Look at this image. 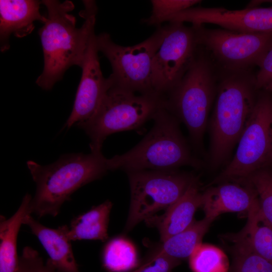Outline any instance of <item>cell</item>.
Returning a JSON list of instances; mask_svg holds the SVG:
<instances>
[{
    "instance_id": "f546056e",
    "label": "cell",
    "mask_w": 272,
    "mask_h": 272,
    "mask_svg": "<svg viewBox=\"0 0 272 272\" xmlns=\"http://www.w3.org/2000/svg\"><path fill=\"white\" fill-rule=\"evenodd\" d=\"M265 3H272V1H251L246 6V8H254V7H260V6Z\"/></svg>"
},
{
    "instance_id": "9c48e42d",
    "label": "cell",
    "mask_w": 272,
    "mask_h": 272,
    "mask_svg": "<svg viewBox=\"0 0 272 272\" xmlns=\"http://www.w3.org/2000/svg\"><path fill=\"white\" fill-rule=\"evenodd\" d=\"M130 203L125 231H129L163 210H167L184 193L195 177L187 172L139 170L127 172Z\"/></svg>"
},
{
    "instance_id": "ffe728a7",
    "label": "cell",
    "mask_w": 272,
    "mask_h": 272,
    "mask_svg": "<svg viewBox=\"0 0 272 272\" xmlns=\"http://www.w3.org/2000/svg\"><path fill=\"white\" fill-rule=\"evenodd\" d=\"M112 207V202L107 200L74 217L68 226L69 239L71 241L81 240L106 241L108 238V226Z\"/></svg>"
},
{
    "instance_id": "ba28073f",
    "label": "cell",
    "mask_w": 272,
    "mask_h": 272,
    "mask_svg": "<svg viewBox=\"0 0 272 272\" xmlns=\"http://www.w3.org/2000/svg\"><path fill=\"white\" fill-rule=\"evenodd\" d=\"M237 144L233 159L213 183L246 179L259 170L272 168V93L258 91Z\"/></svg>"
},
{
    "instance_id": "8992f818",
    "label": "cell",
    "mask_w": 272,
    "mask_h": 272,
    "mask_svg": "<svg viewBox=\"0 0 272 272\" xmlns=\"http://www.w3.org/2000/svg\"><path fill=\"white\" fill-rule=\"evenodd\" d=\"M164 104L165 97L157 93L137 94L110 88L95 115L76 125L89 136L91 151H100L108 136L140 127Z\"/></svg>"
},
{
    "instance_id": "4316f807",
    "label": "cell",
    "mask_w": 272,
    "mask_h": 272,
    "mask_svg": "<svg viewBox=\"0 0 272 272\" xmlns=\"http://www.w3.org/2000/svg\"><path fill=\"white\" fill-rule=\"evenodd\" d=\"M16 272H57L47 261L44 263L39 253L30 246L23 248L21 255L19 256L18 264Z\"/></svg>"
},
{
    "instance_id": "cb8c5ba5",
    "label": "cell",
    "mask_w": 272,
    "mask_h": 272,
    "mask_svg": "<svg viewBox=\"0 0 272 272\" xmlns=\"http://www.w3.org/2000/svg\"><path fill=\"white\" fill-rule=\"evenodd\" d=\"M233 243L234 262L231 272H272V262L250 250L243 243Z\"/></svg>"
},
{
    "instance_id": "3957f363",
    "label": "cell",
    "mask_w": 272,
    "mask_h": 272,
    "mask_svg": "<svg viewBox=\"0 0 272 272\" xmlns=\"http://www.w3.org/2000/svg\"><path fill=\"white\" fill-rule=\"evenodd\" d=\"M27 164L36 185L30 212L38 218L56 216L74 192L101 178L109 170L107 159L101 151L65 154L47 165L33 161Z\"/></svg>"
},
{
    "instance_id": "7402d4cb",
    "label": "cell",
    "mask_w": 272,
    "mask_h": 272,
    "mask_svg": "<svg viewBox=\"0 0 272 272\" xmlns=\"http://www.w3.org/2000/svg\"><path fill=\"white\" fill-rule=\"evenodd\" d=\"M103 265L109 272H125L138 265L136 248L123 237H115L105 244L102 253Z\"/></svg>"
},
{
    "instance_id": "d4e9b609",
    "label": "cell",
    "mask_w": 272,
    "mask_h": 272,
    "mask_svg": "<svg viewBox=\"0 0 272 272\" xmlns=\"http://www.w3.org/2000/svg\"><path fill=\"white\" fill-rule=\"evenodd\" d=\"M199 0H152V12L150 16L143 19L142 22L157 28L162 23L168 21L173 15L201 3Z\"/></svg>"
},
{
    "instance_id": "30bf717a",
    "label": "cell",
    "mask_w": 272,
    "mask_h": 272,
    "mask_svg": "<svg viewBox=\"0 0 272 272\" xmlns=\"http://www.w3.org/2000/svg\"><path fill=\"white\" fill-rule=\"evenodd\" d=\"M192 26L198 45L209 54L220 69L253 70L272 46V32L246 33L207 28L204 25Z\"/></svg>"
},
{
    "instance_id": "277c9868",
    "label": "cell",
    "mask_w": 272,
    "mask_h": 272,
    "mask_svg": "<svg viewBox=\"0 0 272 272\" xmlns=\"http://www.w3.org/2000/svg\"><path fill=\"white\" fill-rule=\"evenodd\" d=\"M218 81V67L199 46L181 80L165 96L164 108L185 125L195 152H202L203 136Z\"/></svg>"
},
{
    "instance_id": "7c38bea8",
    "label": "cell",
    "mask_w": 272,
    "mask_h": 272,
    "mask_svg": "<svg viewBox=\"0 0 272 272\" xmlns=\"http://www.w3.org/2000/svg\"><path fill=\"white\" fill-rule=\"evenodd\" d=\"M169 22H189L192 25H217L221 28L246 33L272 32V7L242 10L192 7L171 16Z\"/></svg>"
},
{
    "instance_id": "6da1fadb",
    "label": "cell",
    "mask_w": 272,
    "mask_h": 272,
    "mask_svg": "<svg viewBox=\"0 0 272 272\" xmlns=\"http://www.w3.org/2000/svg\"><path fill=\"white\" fill-rule=\"evenodd\" d=\"M41 2L47 10L43 25L39 30L44 68L36 83L42 89L49 90L70 67H81L90 37L95 31L97 8L94 1H83L85 9L80 15L85 21L78 28L76 18L70 14L74 9L72 1Z\"/></svg>"
},
{
    "instance_id": "2e32d148",
    "label": "cell",
    "mask_w": 272,
    "mask_h": 272,
    "mask_svg": "<svg viewBox=\"0 0 272 272\" xmlns=\"http://www.w3.org/2000/svg\"><path fill=\"white\" fill-rule=\"evenodd\" d=\"M42 2L35 0L0 1V39L1 50L10 48L9 38L12 34L17 37H23L34 29V22L42 23L45 16L40 13Z\"/></svg>"
},
{
    "instance_id": "603a6c76",
    "label": "cell",
    "mask_w": 272,
    "mask_h": 272,
    "mask_svg": "<svg viewBox=\"0 0 272 272\" xmlns=\"http://www.w3.org/2000/svg\"><path fill=\"white\" fill-rule=\"evenodd\" d=\"M189 265L193 272H228V257L218 247L199 244L189 257Z\"/></svg>"
},
{
    "instance_id": "e0dca14e",
    "label": "cell",
    "mask_w": 272,
    "mask_h": 272,
    "mask_svg": "<svg viewBox=\"0 0 272 272\" xmlns=\"http://www.w3.org/2000/svg\"><path fill=\"white\" fill-rule=\"evenodd\" d=\"M24 224L29 227L39 240L49 256L47 261L57 272H80L72 241L67 235L68 225L49 228L35 220L31 214L26 217Z\"/></svg>"
},
{
    "instance_id": "5bb4252c",
    "label": "cell",
    "mask_w": 272,
    "mask_h": 272,
    "mask_svg": "<svg viewBox=\"0 0 272 272\" xmlns=\"http://www.w3.org/2000/svg\"><path fill=\"white\" fill-rule=\"evenodd\" d=\"M206 218L213 221L222 214L245 213L259 205L257 193L247 179L227 181L209 187L202 193Z\"/></svg>"
},
{
    "instance_id": "9a60e30c",
    "label": "cell",
    "mask_w": 272,
    "mask_h": 272,
    "mask_svg": "<svg viewBox=\"0 0 272 272\" xmlns=\"http://www.w3.org/2000/svg\"><path fill=\"white\" fill-rule=\"evenodd\" d=\"M202 193L195 177L182 196L164 214L154 216L145 221L148 225L158 229L162 242L183 231L193 223L196 211L201 207Z\"/></svg>"
},
{
    "instance_id": "8fae6325",
    "label": "cell",
    "mask_w": 272,
    "mask_h": 272,
    "mask_svg": "<svg viewBox=\"0 0 272 272\" xmlns=\"http://www.w3.org/2000/svg\"><path fill=\"white\" fill-rule=\"evenodd\" d=\"M152 64V86L157 94L165 96L181 80L194 60L199 45L191 25L169 22Z\"/></svg>"
},
{
    "instance_id": "44dd1931",
    "label": "cell",
    "mask_w": 272,
    "mask_h": 272,
    "mask_svg": "<svg viewBox=\"0 0 272 272\" xmlns=\"http://www.w3.org/2000/svg\"><path fill=\"white\" fill-rule=\"evenodd\" d=\"M213 220L205 217L193 223L183 231L163 242L155 249L160 253L180 260L190 256L200 243Z\"/></svg>"
},
{
    "instance_id": "f1b7e54d",
    "label": "cell",
    "mask_w": 272,
    "mask_h": 272,
    "mask_svg": "<svg viewBox=\"0 0 272 272\" xmlns=\"http://www.w3.org/2000/svg\"><path fill=\"white\" fill-rule=\"evenodd\" d=\"M255 74V84L258 90L272 93V46L261 59Z\"/></svg>"
},
{
    "instance_id": "7a4b0ae2",
    "label": "cell",
    "mask_w": 272,
    "mask_h": 272,
    "mask_svg": "<svg viewBox=\"0 0 272 272\" xmlns=\"http://www.w3.org/2000/svg\"><path fill=\"white\" fill-rule=\"evenodd\" d=\"M258 91L253 70L219 69L217 95L209 122L208 163L211 168L227 161L252 112Z\"/></svg>"
},
{
    "instance_id": "52a82bcc",
    "label": "cell",
    "mask_w": 272,
    "mask_h": 272,
    "mask_svg": "<svg viewBox=\"0 0 272 272\" xmlns=\"http://www.w3.org/2000/svg\"><path fill=\"white\" fill-rule=\"evenodd\" d=\"M165 34V26H160L144 41L128 46L115 43L107 33L96 35L98 50L111 65L110 88L137 94L156 93L152 86L153 60Z\"/></svg>"
},
{
    "instance_id": "d6986e66",
    "label": "cell",
    "mask_w": 272,
    "mask_h": 272,
    "mask_svg": "<svg viewBox=\"0 0 272 272\" xmlns=\"http://www.w3.org/2000/svg\"><path fill=\"white\" fill-rule=\"evenodd\" d=\"M247 221L239 232L227 237L238 241L250 250L272 262V225L262 214L259 205L247 214Z\"/></svg>"
},
{
    "instance_id": "4fadbf2b",
    "label": "cell",
    "mask_w": 272,
    "mask_h": 272,
    "mask_svg": "<svg viewBox=\"0 0 272 272\" xmlns=\"http://www.w3.org/2000/svg\"><path fill=\"white\" fill-rule=\"evenodd\" d=\"M96 35H91L81 66L82 73L72 111L65 126L90 119L96 113L103 98L111 86L109 78L103 76L96 44Z\"/></svg>"
},
{
    "instance_id": "484cf974",
    "label": "cell",
    "mask_w": 272,
    "mask_h": 272,
    "mask_svg": "<svg viewBox=\"0 0 272 272\" xmlns=\"http://www.w3.org/2000/svg\"><path fill=\"white\" fill-rule=\"evenodd\" d=\"M246 179L255 189L260 210L272 225V168L259 170Z\"/></svg>"
},
{
    "instance_id": "83f0119b",
    "label": "cell",
    "mask_w": 272,
    "mask_h": 272,
    "mask_svg": "<svg viewBox=\"0 0 272 272\" xmlns=\"http://www.w3.org/2000/svg\"><path fill=\"white\" fill-rule=\"evenodd\" d=\"M180 261L163 254L154 249L131 272H172Z\"/></svg>"
},
{
    "instance_id": "ac0fdd59",
    "label": "cell",
    "mask_w": 272,
    "mask_h": 272,
    "mask_svg": "<svg viewBox=\"0 0 272 272\" xmlns=\"http://www.w3.org/2000/svg\"><path fill=\"white\" fill-rule=\"evenodd\" d=\"M32 196L26 193L14 215L8 219L0 217V272H16L19 256L17 252V238L26 217L31 214L30 209Z\"/></svg>"
},
{
    "instance_id": "5b68a950",
    "label": "cell",
    "mask_w": 272,
    "mask_h": 272,
    "mask_svg": "<svg viewBox=\"0 0 272 272\" xmlns=\"http://www.w3.org/2000/svg\"><path fill=\"white\" fill-rule=\"evenodd\" d=\"M149 133L128 152L107 159L109 170H176L183 166L201 167L180 130V121L165 108L158 110Z\"/></svg>"
}]
</instances>
